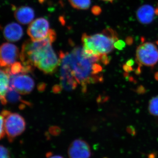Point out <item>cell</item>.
<instances>
[{"label": "cell", "mask_w": 158, "mask_h": 158, "mask_svg": "<svg viewBox=\"0 0 158 158\" xmlns=\"http://www.w3.org/2000/svg\"><path fill=\"white\" fill-rule=\"evenodd\" d=\"M56 34L51 29L47 37L41 40H30L24 43L20 58L23 65L33 69L37 67L46 74H52L60 65L58 59L52 47Z\"/></svg>", "instance_id": "cell-1"}, {"label": "cell", "mask_w": 158, "mask_h": 158, "mask_svg": "<svg viewBox=\"0 0 158 158\" xmlns=\"http://www.w3.org/2000/svg\"><path fill=\"white\" fill-rule=\"evenodd\" d=\"M60 61L66 62L70 66L78 83L86 91L87 85L102 81V67L98 62L100 59L88 56L83 48L76 47L70 52H61Z\"/></svg>", "instance_id": "cell-2"}, {"label": "cell", "mask_w": 158, "mask_h": 158, "mask_svg": "<svg viewBox=\"0 0 158 158\" xmlns=\"http://www.w3.org/2000/svg\"><path fill=\"white\" fill-rule=\"evenodd\" d=\"M118 40L116 31L107 28L102 33L94 35L83 34L81 40L85 53L90 56L99 58L102 62L103 57L113 52L115 48L114 44Z\"/></svg>", "instance_id": "cell-3"}, {"label": "cell", "mask_w": 158, "mask_h": 158, "mask_svg": "<svg viewBox=\"0 0 158 158\" xmlns=\"http://www.w3.org/2000/svg\"><path fill=\"white\" fill-rule=\"evenodd\" d=\"M1 114L5 118V131L9 141L11 142L24 131L25 121L19 114L11 113L8 110H3Z\"/></svg>", "instance_id": "cell-4"}, {"label": "cell", "mask_w": 158, "mask_h": 158, "mask_svg": "<svg viewBox=\"0 0 158 158\" xmlns=\"http://www.w3.org/2000/svg\"><path fill=\"white\" fill-rule=\"evenodd\" d=\"M136 56L141 65L154 66L158 62V48L152 43H143L137 48Z\"/></svg>", "instance_id": "cell-5"}, {"label": "cell", "mask_w": 158, "mask_h": 158, "mask_svg": "<svg viewBox=\"0 0 158 158\" xmlns=\"http://www.w3.org/2000/svg\"><path fill=\"white\" fill-rule=\"evenodd\" d=\"M60 85L54 87V92H58L63 89L67 91L74 90L78 83L70 66L66 62L60 61Z\"/></svg>", "instance_id": "cell-6"}, {"label": "cell", "mask_w": 158, "mask_h": 158, "mask_svg": "<svg viewBox=\"0 0 158 158\" xmlns=\"http://www.w3.org/2000/svg\"><path fill=\"white\" fill-rule=\"evenodd\" d=\"M21 73L16 75H10V86L20 94H29L33 90L35 83L31 76Z\"/></svg>", "instance_id": "cell-7"}, {"label": "cell", "mask_w": 158, "mask_h": 158, "mask_svg": "<svg viewBox=\"0 0 158 158\" xmlns=\"http://www.w3.org/2000/svg\"><path fill=\"white\" fill-rule=\"evenodd\" d=\"M51 29L48 21L40 18L32 22L28 28L27 33L31 40L37 41L44 39L48 35Z\"/></svg>", "instance_id": "cell-8"}, {"label": "cell", "mask_w": 158, "mask_h": 158, "mask_svg": "<svg viewBox=\"0 0 158 158\" xmlns=\"http://www.w3.org/2000/svg\"><path fill=\"white\" fill-rule=\"evenodd\" d=\"M0 55L1 67L8 68L16 62L19 56V51L14 44L5 43L1 45Z\"/></svg>", "instance_id": "cell-9"}, {"label": "cell", "mask_w": 158, "mask_h": 158, "mask_svg": "<svg viewBox=\"0 0 158 158\" xmlns=\"http://www.w3.org/2000/svg\"><path fill=\"white\" fill-rule=\"evenodd\" d=\"M68 154L69 158H89L91 150L86 141L77 139L73 141L69 147Z\"/></svg>", "instance_id": "cell-10"}, {"label": "cell", "mask_w": 158, "mask_h": 158, "mask_svg": "<svg viewBox=\"0 0 158 158\" xmlns=\"http://www.w3.org/2000/svg\"><path fill=\"white\" fill-rule=\"evenodd\" d=\"M137 19L142 24H149L158 15V9L149 5H144L137 10Z\"/></svg>", "instance_id": "cell-11"}, {"label": "cell", "mask_w": 158, "mask_h": 158, "mask_svg": "<svg viewBox=\"0 0 158 158\" xmlns=\"http://www.w3.org/2000/svg\"><path fill=\"white\" fill-rule=\"evenodd\" d=\"M6 40L11 42L18 41L23 35L22 28L18 24L12 23L7 25L3 31Z\"/></svg>", "instance_id": "cell-12"}, {"label": "cell", "mask_w": 158, "mask_h": 158, "mask_svg": "<svg viewBox=\"0 0 158 158\" xmlns=\"http://www.w3.org/2000/svg\"><path fill=\"white\" fill-rule=\"evenodd\" d=\"M14 16L20 23L28 24L32 21L34 17L33 9L27 6H22L14 10Z\"/></svg>", "instance_id": "cell-13"}, {"label": "cell", "mask_w": 158, "mask_h": 158, "mask_svg": "<svg viewBox=\"0 0 158 158\" xmlns=\"http://www.w3.org/2000/svg\"><path fill=\"white\" fill-rule=\"evenodd\" d=\"M0 78L1 101L2 103L5 105L8 102L6 100V95L10 86V74L6 69H1Z\"/></svg>", "instance_id": "cell-14"}, {"label": "cell", "mask_w": 158, "mask_h": 158, "mask_svg": "<svg viewBox=\"0 0 158 158\" xmlns=\"http://www.w3.org/2000/svg\"><path fill=\"white\" fill-rule=\"evenodd\" d=\"M70 5L75 9L86 10L89 9L91 0H69Z\"/></svg>", "instance_id": "cell-15"}, {"label": "cell", "mask_w": 158, "mask_h": 158, "mask_svg": "<svg viewBox=\"0 0 158 158\" xmlns=\"http://www.w3.org/2000/svg\"><path fill=\"white\" fill-rule=\"evenodd\" d=\"M19 94L16 90H15L14 88L9 87L6 95V100L7 102L17 103L19 102H22ZM23 102H24L23 101Z\"/></svg>", "instance_id": "cell-16"}, {"label": "cell", "mask_w": 158, "mask_h": 158, "mask_svg": "<svg viewBox=\"0 0 158 158\" xmlns=\"http://www.w3.org/2000/svg\"><path fill=\"white\" fill-rule=\"evenodd\" d=\"M148 111L152 116H158V96L153 98L149 102Z\"/></svg>", "instance_id": "cell-17"}, {"label": "cell", "mask_w": 158, "mask_h": 158, "mask_svg": "<svg viewBox=\"0 0 158 158\" xmlns=\"http://www.w3.org/2000/svg\"><path fill=\"white\" fill-rule=\"evenodd\" d=\"M1 149V158H11L10 156V153L8 148L4 147L3 145H1L0 147Z\"/></svg>", "instance_id": "cell-18"}, {"label": "cell", "mask_w": 158, "mask_h": 158, "mask_svg": "<svg viewBox=\"0 0 158 158\" xmlns=\"http://www.w3.org/2000/svg\"><path fill=\"white\" fill-rule=\"evenodd\" d=\"M0 120H1V131H0V134H1V139H2L5 135L6 134V131H5V118H4V116L1 114V118H0Z\"/></svg>", "instance_id": "cell-19"}, {"label": "cell", "mask_w": 158, "mask_h": 158, "mask_svg": "<svg viewBox=\"0 0 158 158\" xmlns=\"http://www.w3.org/2000/svg\"><path fill=\"white\" fill-rule=\"evenodd\" d=\"M125 46V43L122 40H118L115 42V44H114L115 48L118 50L123 49V48Z\"/></svg>", "instance_id": "cell-20"}, {"label": "cell", "mask_w": 158, "mask_h": 158, "mask_svg": "<svg viewBox=\"0 0 158 158\" xmlns=\"http://www.w3.org/2000/svg\"><path fill=\"white\" fill-rule=\"evenodd\" d=\"M134 61L132 60V59H131V60H129V61H127V62L126 65H128V66L131 67V66L134 65Z\"/></svg>", "instance_id": "cell-21"}, {"label": "cell", "mask_w": 158, "mask_h": 158, "mask_svg": "<svg viewBox=\"0 0 158 158\" xmlns=\"http://www.w3.org/2000/svg\"><path fill=\"white\" fill-rule=\"evenodd\" d=\"M49 158H64L62 157L61 156H51L50 157H49Z\"/></svg>", "instance_id": "cell-22"}, {"label": "cell", "mask_w": 158, "mask_h": 158, "mask_svg": "<svg viewBox=\"0 0 158 158\" xmlns=\"http://www.w3.org/2000/svg\"><path fill=\"white\" fill-rule=\"evenodd\" d=\"M102 1H105V2H110L112 3L115 0H102Z\"/></svg>", "instance_id": "cell-23"}]
</instances>
